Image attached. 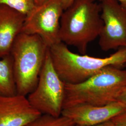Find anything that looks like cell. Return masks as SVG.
Masks as SVG:
<instances>
[{
	"instance_id": "6da1fadb",
	"label": "cell",
	"mask_w": 126,
	"mask_h": 126,
	"mask_svg": "<svg viewBox=\"0 0 126 126\" xmlns=\"http://www.w3.org/2000/svg\"><path fill=\"white\" fill-rule=\"evenodd\" d=\"M101 6L93 0H74L60 19L59 38L85 54L88 44L99 37L103 25Z\"/></svg>"
},
{
	"instance_id": "7a4b0ae2",
	"label": "cell",
	"mask_w": 126,
	"mask_h": 126,
	"mask_svg": "<svg viewBox=\"0 0 126 126\" xmlns=\"http://www.w3.org/2000/svg\"><path fill=\"white\" fill-rule=\"evenodd\" d=\"M63 109L79 104L104 106L116 101L126 86V70L108 66L76 84L65 83Z\"/></svg>"
},
{
	"instance_id": "3957f363",
	"label": "cell",
	"mask_w": 126,
	"mask_h": 126,
	"mask_svg": "<svg viewBox=\"0 0 126 126\" xmlns=\"http://www.w3.org/2000/svg\"><path fill=\"white\" fill-rule=\"evenodd\" d=\"M53 67L65 83L76 84L87 79L108 66L118 68L126 64V48L119 49L103 58L74 53L62 42L49 48Z\"/></svg>"
},
{
	"instance_id": "277c9868",
	"label": "cell",
	"mask_w": 126,
	"mask_h": 126,
	"mask_svg": "<svg viewBox=\"0 0 126 126\" xmlns=\"http://www.w3.org/2000/svg\"><path fill=\"white\" fill-rule=\"evenodd\" d=\"M49 47L36 35L21 33L10 54L17 94L26 96L36 87Z\"/></svg>"
},
{
	"instance_id": "5b68a950",
	"label": "cell",
	"mask_w": 126,
	"mask_h": 126,
	"mask_svg": "<svg viewBox=\"0 0 126 126\" xmlns=\"http://www.w3.org/2000/svg\"><path fill=\"white\" fill-rule=\"evenodd\" d=\"M65 93V83L54 69L49 48L35 89L27 99L32 108L42 114L61 115Z\"/></svg>"
},
{
	"instance_id": "8992f818",
	"label": "cell",
	"mask_w": 126,
	"mask_h": 126,
	"mask_svg": "<svg viewBox=\"0 0 126 126\" xmlns=\"http://www.w3.org/2000/svg\"><path fill=\"white\" fill-rule=\"evenodd\" d=\"M63 11L62 0H50L36 6L26 16L21 33L39 36L49 48L58 44Z\"/></svg>"
},
{
	"instance_id": "52a82bcc",
	"label": "cell",
	"mask_w": 126,
	"mask_h": 126,
	"mask_svg": "<svg viewBox=\"0 0 126 126\" xmlns=\"http://www.w3.org/2000/svg\"><path fill=\"white\" fill-rule=\"evenodd\" d=\"M103 25L99 36L101 49L108 51L126 48V9L114 0L100 3Z\"/></svg>"
},
{
	"instance_id": "ba28073f",
	"label": "cell",
	"mask_w": 126,
	"mask_h": 126,
	"mask_svg": "<svg viewBox=\"0 0 126 126\" xmlns=\"http://www.w3.org/2000/svg\"><path fill=\"white\" fill-rule=\"evenodd\" d=\"M126 111L122 104L115 101L104 106L79 104L63 109L61 115L67 117L75 124L94 125L111 120Z\"/></svg>"
},
{
	"instance_id": "9c48e42d",
	"label": "cell",
	"mask_w": 126,
	"mask_h": 126,
	"mask_svg": "<svg viewBox=\"0 0 126 126\" xmlns=\"http://www.w3.org/2000/svg\"><path fill=\"white\" fill-rule=\"evenodd\" d=\"M41 114L32 108L26 96L0 95V126H24Z\"/></svg>"
},
{
	"instance_id": "30bf717a",
	"label": "cell",
	"mask_w": 126,
	"mask_h": 126,
	"mask_svg": "<svg viewBox=\"0 0 126 126\" xmlns=\"http://www.w3.org/2000/svg\"><path fill=\"white\" fill-rule=\"evenodd\" d=\"M26 15L0 4V59L9 55L16 38L22 32Z\"/></svg>"
},
{
	"instance_id": "8fae6325",
	"label": "cell",
	"mask_w": 126,
	"mask_h": 126,
	"mask_svg": "<svg viewBox=\"0 0 126 126\" xmlns=\"http://www.w3.org/2000/svg\"><path fill=\"white\" fill-rule=\"evenodd\" d=\"M17 94L13 59L9 54L0 59V95L9 96Z\"/></svg>"
},
{
	"instance_id": "7c38bea8",
	"label": "cell",
	"mask_w": 126,
	"mask_h": 126,
	"mask_svg": "<svg viewBox=\"0 0 126 126\" xmlns=\"http://www.w3.org/2000/svg\"><path fill=\"white\" fill-rule=\"evenodd\" d=\"M75 123L67 117L41 114L24 126H73Z\"/></svg>"
},
{
	"instance_id": "4fadbf2b",
	"label": "cell",
	"mask_w": 126,
	"mask_h": 126,
	"mask_svg": "<svg viewBox=\"0 0 126 126\" xmlns=\"http://www.w3.org/2000/svg\"><path fill=\"white\" fill-rule=\"evenodd\" d=\"M0 4L7 5L26 16L36 6L34 0H0Z\"/></svg>"
},
{
	"instance_id": "5bb4252c",
	"label": "cell",
	"mask_w": 126,
	"mask_h": 126,
	"mask_svg": "<svg viewBox=\"0 0 126 126\" xmlns=\"http://www.w3.org/2000/svg\"><path fill=\"white\" fill-rule=\"evenodd\" d=\"M112 126H126V111L111 120Z\"/></svg>"
},
{
	"instance_id": "9a60e30c",
	"label": "cell",
	"mask_w": 126,
	"mask_h": 126,
	"mask_svg": "<svg viewBox=\"0 0 126 126\" xmlns=\"http://www.w3.org/2000/svg\"><path fill=\"white\" fill-rule=\"evenodd\" d=\"M116 101L121 103L126 107V86L119 95Z\"/></svg>"
},
{
	"instance_id": "2e32d148",
	"label": "cell",
	"mask_w": 126,
	"mask_h": 126,
	"mask_svg": "<svg viewBox=\"0 0 126 126\" xmlns=\"http://www.w3.org/2000/svg\"><path fill=\"white\" fill-rule=\"evenodd\" d=\"M73 126H112V123L111 121L110 120L107 122L100 123L99 124L94 125H82L75 124Z\"/></svg>"
},
{
	"instance_id": "e0dca14e",
	"label": "cell",
	"mask_w": 126,
	"mask_h": 126,
	"mask_svg": "<svg viewBox=\"0 0 126 126\" xmlns=\"http://www.w3.org/2000/svg\"><path fill=\"white\" fill-rule=\"evenodd\" d=\"M74 0H62V2L63 4V8L64 10L70 6L73 2Z\"/></svg>"
},
{
	"instance_id": "ac0fdd59",
	"label": "cell",
	"mask_w": 126,
	"mask_h": 126,
	"mask_svg": "<svg viewBox=\"0 0 126 126\" xmlns=\"http://www.w3.org/2000/svg\"><path fill=\"white\" fill-rule=\"evenodd\" d=\"M93 0L95 1H102L104 0ZM114 0L117 1L118 2H119L120 3V4L126 9V0Z\"/></svg>"
},
{
	"instance_id": "d6986e66",
	"label": "cell",
	"mask_w": 126,
	"mask_h": 126,
	"mask_svg": "<svg viewBox=\"0 0 126 126\" xmlns=\"http://www.w3.org/2000/svg\"><path fill=\"white\" fill-rule=\"evenodd\" d=\"M50 0H34L36 6H39L40 5L45 3Z\"/></svg>"
},
{
	"instance_id": "ffe728a7",
	"label": "cell",
	"mask_w": 126,
	"mask_h": 126,
	"mask_svg": "<svg viewBox=\"0 0 126 126\" xmlns=\"http://www.w3.org/2000/svg\"><path fill=\"white\" fill-rule=\"evenodd\" d=\"M125 67H126V64H125Z\"/></svg>"
}]
</instances>
